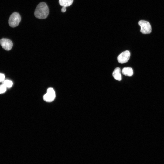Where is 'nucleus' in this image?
<instances>
[{
  "mask_svg": "<svg viewBox=\"0 0 164 164\" xmlns=\"http://www.w3.org/2000/svg\"><path fill=\"white\" fill-rule=\"evenodd\" d=\"M49 13V9L47 4L44 2H41L37 5L34 12L36 18L44 19L47 17Z\"/></svg>",
  "mask_w": 164,
  "mask_h": 164,
  "instance_id": "obj_1",
  "label": "nucleus"
},
{
  "mask_svg": "<svg viewBox=\"0 0 164 164\" xmlns=\"http://www.w3.org/2000/svg\"><path fill=\"white\" fill-rule=\"evenodd\" d=\"M138 24L140 26V32L144 34L150 33L152 32V26L148 21L141 20L138 22Z\"/></svg>",
  "mask_w": 164,
  "mask_h": 164,
  "instance_id": "obj_2",
  "label": "nucleus"
},
{
  "mask_svg": "<svg viewBox=\"0 0 164 164\" xmlns=\"http://www.w3.org/2000/svg\"><path fill=\"white\" fill-rule=\"evenodd\" d=\"M21 20L20 15L17 12L13 13L10 16L8 21L9 25L12 27L17 26Z\"/></svg>",
  "mask_w": 164,
  "mask_h": 164,
  "instance_id": "obj_3",
  "label": "nucleus"
},
{
  "mask_svg": "<svg viewBox=\"0 0 164 164\" xmlns=\"http://www.w3.org/2000/svg\"><path fill=\"white\" fill-rule=\"evenodd\" d=\"M56 97L55 92L52 88L48 89L47 93L43 96V99L46 101L51 102L53 101Z\"/></svg>",
  "mask_w": 164,
  "mask_h": 164,
  "instance_id": "obj_4",
  "label": "nucleus"
},
{
  "mask_svg": "<svg viewBox=\"0 0 164 164\" xmlns=\"http://www.w3.org/2000/svg\"><path fill=\"white\" fill-rule=\"evenodd\" d=\"M130 56V53L128 50L124 51L120 53L117 57L118 62L121 63H126L129 60Z\"/></svg>",
  "mask_w": 164,
  "mask_h": 164,
  "instance_id": "obj_5",
  "label": "nucleus"
},
{
  "mask_svg": "<svg viewBox=\"0 0 164 164\" xmlns=\"http://www.w3.org/2000/svg\"><path fill=\"white\" fill-rule=\"evenodd\" d=\"M0 44L2 47L7 50H10L13 46L12 41L9 39L2 38L0 40Z\"/></svg>",
  "mask_w": 164,
  "mask_h": 164,
  "instance_id": "obj_6",
  "label": "nucleus"
},
{
  "mask_svg": "<svg viewBox=\"0 0 164 164\" xmlns=\"http://www.w3.org/2000/svg\"><path fill=\"white\" fill-rule=\"evenodd\" d=\"M112 75L114 78L116 80L120 81L122 79L121 75V69L119 67L116 68L112 73Z\"/></svg>",
  "mask_w": 164,
  "mask_h": 164,
  "instance_id": "obj_7",
  "label": "nucleus"
},
{
  "mask_svg": "<svg viewBox=\"0 0 164 164\" xmlns=\"http://www.w3.org/2000/svg\"><path fill=\"white\" fill-rule=\"evenodd\" d=\"M122 73L125 76H132L133 73L132 69L129 67H124L122 70Z\"/></svg>",
  "mask_w": 164,
  "mask_h": 164,
  "instance_id": "obj_8",
  "label": "nucleus"
},
{
  "mask_svg": "<svg viewBox=\"0 0 164 164\" xmlns=\"http://www.w3.org/2000/svg\"><path fill=\"white\" fill-rule=\"evenodd\" d=\"M73 0H59L60 5L63 7H68L71 5Z\"/></svg>",
  "mask_w": 164,
  "mask_h": 164,
  "instance_id": "obj_9",
  "label": "nucleus"
},
{
  "mask_svg": "<svg viewBox=\"0 0 164 164\" xmlns=\"http://www.w3.org/2000/svg\"><path fill=\"white\" fill-rule=\"evenodd\" d=\"M3 84L6 87L10 88L11 87L12 85V82L9 80H6L3 81Z\"/></svg>",
  "mask_w": 164,
  "mask_h": 164,
  "instance_id": "obj_10",
  "label": "nucleus"
},
{
  "mask_svg": "<svg viewBox=\"0 0 164 164\" xmlns=\"http://www.w3.org/2000/svg\"><path fill=\"white\" fill-rule=\"evenodd\" d=\"M6 90V87L3 84L0 86V94L4 93Z\"/></svg>",
  "mask_w": 164,
  "mask_h": 164,
  "instance_id": "obj_11",
  "label": "nucleus"
},
{
  "mask_svg": "<svg viewBox=\"0 0 164 164\" xmlns=\"http://www.w3.org/2000/svg\"><path fill=\"white\" fill-rule=\"evenodd\" d=\"M5 77V75L3 74L0 73V82L3 81Z\"/></svg>",
  "mask_w": 164,
  "mask_h": 164,
  "instance_id": "obj_12",
  "label": "nucleus"
},
{
  "mask_svg": "<svg viewBox=\"0 0 164 164\" xmlns=\"http://www.w3.org/2000/svg\"><path fill=\"white\" fill-rule=\"evenodd\" d=\"M66 7H63L62 8L61 11L62 12H64L66 11Z\"/></svg>",
  "mask_w": 164,
  "mask_h": 164,
  "instance_id": "obj_13",
  "label": "nucleus"
}]
</instances>
